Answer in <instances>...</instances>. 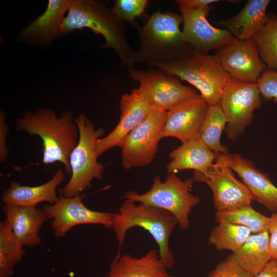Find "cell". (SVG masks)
<instances>
[{
	"mask_svg": "<svg viewBox=\"0 0 277 277\" xmlns=\"http://www.w3.org/2000/svg\"><path fill=\"white\" fill-rule=\"evenodd\" d=\"M15 127L19 131L41 137L44 164L61 163L66 174L71 175L69 158L79 140L78 128L72 112H64L58 116L49 108L27 111L17 120Z\"/></svg>",
	"mask_w": 277,
	"mask_h": 277,
	"instance_id": "6da1fadb",
	"label": "cell"
},
{
	"mask_svg": "<svg viewBox=\"0 0 277 277\" xmlns=\"http://www.w3.org/2000/svg\"><path fill=\"white\" fill-rule=\"evenodd\" d=\"M85 28L103 36L105 43L101 47L114 50L128 71L135 69L136 52L127 40L124 23L111 8L93 0H72L61 25V32L64 34Z\"/></svg>",
	"mask_w": 277,
	"mask_h": 277,
	"instance_id": "7a4b0ae2",
	"label": "cell"
},
{
	"mask_svg": "<svg viewBox=\"0 0 277 277\" xmlns=\"http://www.w3.org/2000/svg\"><path fill=\"white\" fill-rule=\"evenodd\" d=\"M181 14L160 10L146 15L142 27L137 26L140 44L137 63H169L182 58L193 51L185 41L180 29Z\"/></svg>",
	"mask_w": 277,
	"mask_h": 277,
	"instance_id": "3957f363",
	"label": "cell"
},
{
	"mask_svg": "<svg viewBox=\"0 0 277 277\" xmlns=\"http://www.w3.org/2000/svg\"><path fill=\"white\" fill-rule=\"evenodd\" d=\"M178 225L174 216L164 209L129 200L124 201L119 211L114 213L112 229L120 249L128 230L135 227L147 231L158 245L161 259L167 267H173L175 259L169 247L170 236Z\"/></svg>",
	"mask_w": 277,
	"mask_h": 277,
	"instance_id": "277c9868",
	"label": "cell"
},
{
	"mask_svg": "<svg viewBox=\"0 0 277 277\" xmlns=\"http://www.w3.org/2000/svg\"><path fill=\"white\" fill-rule=\"evenodd\" d=\"M147 65L193 85L208 106L219 104L225 87L233 80L224 69L215 54L192 51L173 62Z\"/></svg>",
	"mask_w": 277,
	"mask_h": 277,
	"instance_id": "5b68a950",
	"label": "cell"
},
{
	"mask_svg": "<svg viewBox=\"0 0 277 277\" xmlns=\"http://www.w3.org/2000/svg\"><path fill=\"white\" fill-rule=\"evenodd\" d=\"M75 121L78 128L79 140L69 158L71 177L67 184L59 189L60 194L67 197L80 195L91 186L93 180H101L105 169L97 160L96 150V142L103 136L104 130L95 128L82 113L75 117Z\"/></svg>",
	"mask_w": 277,
	"mask_h": 277,
	"instance_id": "8992f818",
	"label": "cell"
},
{
	"mask_svg": "<svg viewBox=\"0 0 277 277\" xmlns=\"http://www.w3.org/2000/svg\"><path fill=\"white\" fill-rule=\"evenodd\" d=\"M194 181L189 178L183 181L175 173H169L164 182L159 175L153 180L147 192L139 194L131 191L125 192L124 199L166 210L173 214L181 229L189 227V215L200 199L192 193Z\"/></svg>",
	"mask_w": 277,
	"mask_h": 277,
	"instance_id": "52a82bcc",
	"label": "cell"
},
{
	"mask_svg": "<svg viewBox=\"0 0 277 277\" xmlns=\"http://www.w3.org/2000/svg\"><path fill=\"white\" fill-rule=\"evenodd\" d=\"M128 72L132 80L139 83L136 90L152 109L168 111L200 95L192 88L183 85L177 77L160 70L134 69Z\"/></svg>",
	"mask_w": 277,
	"mask_h": 277,
	"instance_id": "ba28073f",
	"label": "cell"
},
{
	"mask_svg": "<svg viewBox=\"0 0 277 277\" xmlns=\"http://www.w3.org/2000/svg\"><path fill=\"white\" fill-rule=\"evenodd\" d=\"M219 104L227 119L224 130L226 135L230 140L236 141L252 123L254 111L261 106L256 83L232 80L225 87Z\"/></svg>",
	"mask_w": 277,
	"mask_h": 277,
	"instance_id": "9c48e42d",
	"label": "cell"
},
{
	"mask_svg": "<svg viewBox=\"0 0 277 277\" xmlns=\"http://www.w3.org/2000/svg\"><path fill=\"white\" fill-rule=\"evenodd\" d=\"M167 112L152 109L148 116L126 137L120 147L122 165L125 169L152 163L162 138Z\"/></svg>",
	"mask_w": 277,
	"mask_h": 277,
	"instance_id": "30bf717a",
	"label": "cell"
},
{
	"mask_svg": "<svg viewBox=\"0 0 277 277\" xmlns=\"http://www.w3.org/2000/svg\"><path fill=\"white\" fill-rule=\"evenodd\" d=\"M192 178L209 187L216 211L251 206L253 198L247 187L236 179L231 169L218 161L215 160L205 173L194 171Z\"/></svg>",
	"mask_w": 277,
	"mask_h": 277,
	"instance_id": "8fae6325",
	"label": "cell"
},
{
	"mask_svg": "<svg viewBox=\"0 0 277 277\" xmlns=\"http://www.w3.org/2000/svg\"><path fill=\"white\" fill-rule=\"evenodd\" d=\"M83 197H67L60 194L55 203L43 206L47 218L52 220L51 226L56 238L65 237L72 228L83 224H99L112 228L114 213L91 210L84 204Z\"/></svg>",
	"mask_w": 277,
	"mask_h": 277,
	"instance_id": "7c38bea8",
	"label": "cell"
},
{
	"mask_svg": "<svg viewBox=\"0 0 277 277\" xmlns=\"http://www.w3.org/2000/svg\"><path fill=\"white\" fill-rule=\"evenodd\" d=\"M212 7L195 9L179 5L183 19L185 41L195 52L207 54L233 41L235 38L226 29L215 27L207 17Z\"/></svg>",
	"mask_w": 277,
	"mask_h": 277,
	"instance_id": "4fadbf2b",
	"label": "cell"
},
{
	"mask_svg": "<svg viewBox=\"0 0 277 277\" xmlns=\"http://www.w3.org/2000/svg\"><path fill=\"white\" fill-rule=\"evenodd\" d=\"M224 69L235 81L256 83L262 73L268 69L260 56L253 38L235 39L215 50Z\"/></svg>",
	"mask_w": 277,
	"mask_h": 277,
	"instance_id": "5bb4252c",
	"label": "cell"
},
{
	"mask_svg": "<svg viewBox=\"0 0 277 277\" xmlns=\"http://www.w3.org/2000/svg\"><path fill=\"white\" fill-rule=\"evenodd\" d=\"M218 161L234 171L255 200L272 212H277V187L268 175L256 168L253 163L238 154L217 155Z\"/></svg>",
	"mask_w": 277,
	"mask_h": 277,
	"instance_id": "9a60e30c",
	"label": "cell"
},
{
	"mask_svg": "<svg viewBox=\"0 0 277 277\" xmlns=\"http://www.w3.org/2000/svg\"><path fill=\"white\" fill-rule=\"evenodd\" d=\"M120 107L121 115L117 125L108 134L96 142L98 157L113 147H121L127 135L148 116L152 109L136 89L121 96Z\"/></svg>",
	"mask_w": 277,
	"mask_h": 277,
	"instance_id": "2e32d148",
	"label": "cell"
},
{
	"mask_svg": "<svg viewBox=\"0 0 277 277\" xmlns=\"http://www.w3.org/2000/svg\"><path fill=\"white\" fill-rule=\"evenodd\" d=\"M208 105L199 95L167 112L162 138L172 137L182 143L199 138L200 129Z\"/></svg>",
	"mask_w": 277,
	"mask_h": 277,
	"instance_id": "e0dca14e",
	"label": "cell"
},
{
	"mask_svg": "<svg viewBox=\"0 0 277 277\" xmlns=\"http://www.w3.org/2000/svg\"><path fill=\"white\" fill-rule=\"evenodd\" d=\"M3 210L15 239L23 246L39 245L41 227L48 219L43 209L4 204Z\"/></svg>",
	"mask_w": 277,
	"mask_h": 277,
	"instance_id": "ac0fdd59",
	"label": "cell"
},
{
	"mask_svg": "<svg viewBox=\"0 0 277 277\" xmlns=\"http://www.w3.org/2000/svg\"><path fill=\"white\" fill-rule=\"evenodd\" d=\"M65 177L64 171L58 169L49 181L38 186L22 185L12 181L2 193V201L4 204L20 206L36 207L43 202L53 204L59 198L56 189L62 184Z\"/></svg>",
	"mask_w": 277,
	"mask_h": 277,
	"instance_id": "d6986e66",
	"label": "cell"
},
{
	"mask_svg": "<svg viewBox=\"0 0 277 277\" xmlns=\"http://www.w3.org/2000/svg\"><path fill=\"white\" fill-rule=\"evenodd\" d=\"M105 277H174L169 274L158 250H149L140 258L117 254Z\"/></svg>",
	"mask_w": 277,
	"mask_h": 277,
	"instance_id": "ffe728a7",
	"label": "cell"
},
{
	"mask_svg": "<svg viewBox=\"0 0 277 277\" xmlns=\"http://www.w3.org/2000/svg\"><path fill=\"white\" fill-rule=\"evenodd\" d=\"M72 2L49 0L45 12L23 30L18 39L46 43L62 34L60 26Z\"/></svg>",
	"mask_w": 277,
	"mask_h": 277,
	"instance_id": "44dd1931",
	"label": "cell"
},
{
	"mask_svg": "<svg viewBox=\"0 0 277 277\" xmlns=\"http://www.w3.org/2000/svg\"><path fill=\"white\" fill-rule=\"evenodd\" d=\"M269 0H248L241 11L235 15L215 23L225 28L236 39L252 38L265 24Z\"/></svg>",
	"mask_w": 277,
	"mask_h": 277,
	"instance_id": "7402d4cb",
	"label": "cell"
},
{
	"mask_svg": "<svg viewBox=\"0 0 277 277\" xmlns=\"http://www.w3.org/2000/svg\"><path fill=\"white\" fill-rule=\"evenodd\" d=\"M171 161L167 165V172L192 169L205 173L216 160L217 155L199 139L188 141L171 152Z\"/></svg>",
	"mask_w": 277,
	"mask_h": 277,
	"instance_id": "603a6c76",
	"label": "cell"
},
{
	"mask_svg": "<svg viewBox=\"0 0 277 277\" xmlns=\"http://www.w3.org/2000/svg\"><path fill=\"white\" fill-rule=\"evenodd\" d=\"M268 231L251 234L233 256L236 262L253 277L271 260Z\"/></svg>",
	"mask_w": 277,
	"mask_h": 277,
	"instance_id": "cb8c5ba5",
	"label": "cell"
},
{
	"mask_svg": "<svg viewBox=\"0 0 277 277\" xmlns=\"http://www.w3.org/2000/svg\"><path fill=\"white\" fill-rule=\"evenodd\" d=\"M227 123V117L219 104L208 106L202 123L199 140L216 155L228 153L222 145L221 137Z\"/></svg>",
	"mask_w": 277,
	"mask_h": 277,
	"instance_id": "d4e9b609",
	"label": "cell"
},
{
	"mask_svg": "<svg viewBox=\"0 0 277 277\" xmlns=\"http://www.w3.org/2000/svg\"><path fill=\"white\" fill-rule=\"evenodd\" d=\"M7 221L0 222V277H12L14 267L25 254Z\"/></svg>",
	"mask_w": 277,
	"mask_h": 277,
	"instance_id": "484cf974",
	"label": "cell"
},
{
	"mask_svg": "<svg viewBox=\"0 0 277 277\" xmlns=\"http://www.w3.org/2000/svg\"><path fill=\"white\" fill-rule=\"evenodd\" d=\"M212 230L209 244L219 251L230 250L234 254L245 244L252 234L250 230L242 226L227 222H219Z\"/></svg>",
	"mask_w": 277,
	"mask_h": 277,
	"instance_id": "4316f807",
	"label": "cell"
},
{
	"mask_svg": "<svg viewBox=\"0 0 277 277\" xmlns=\"http://www.w3.org/2000/svg\"><path fill=\"white\" fill-rule=\"evenodd\" d=\"M215 218L217 223L227 222L244 226L252 234L268 231L271 220L270 217L256 211L251 206L231 211H216Z\"/></svg>",
	"mask_w": 277,
	"mask_h": 277,
	"instance_id": "83f0119b",
	"label": "cell"
},
{
	"mask_svg": "<svg viewBox=\"0 0 277 277\" xmlns=\"http://www.w3.org/2000/svg\"><path fill=\"white\" fill-rule=\"evenodd\" d=\"M262 61L268 69L277 70V16L268 13L264 26L252 38Z\"/></svg>",
	"mask_w": 277,
	"mask_h": 277,
	"instance_id": "f1b7e54d",
	"label": "cell"
},
{
	"mask_svg": "<svg viewBox=\"0 0 277 277\" xmlns=\"http://www.w3.org/2000/svg\"><path fill=\"white\" fill-rule=\"evenodd\" d=\"M149 3L148 0H115L111 10L124 23H134L136 18L144 14Z\"/></svg>",
	"mask_w": 277,
	"mask_h": 277,
	"instance_id": "f546056e",
	"label": "cell"
},
{
	"mask_svg": "<svg viewBox=\"0 0 277 277\" xmlns=\"http://www.w3.org/2000/svg\"><path fill=\"white\" fill-rule=\"evenodd\" d=\"M207 277H253L234 260L232 254L217 264Z\"/></svg>",
	"mask_w": 277,
	"mask_h": 277,
	"instance_id": "4dcf8cb0",
	"label": "cell"
},
{
	"mask_svg": "<svg viewBox=\"0 0 277 277\" xmlns=\"http://www.w3.org/2000/svg\"><path fill=\"white\" fill-rule=\"evenodd\" d=\"M261 96L266 100L277 101V71L271 69L264 71L256 82Z\"/></svg>",
	"mask_w": 277,
	"mask_h": 277,
	"instance_id": "1f68e13d",
	"label": "cell"
},
{
	"mask_svg": "<svg viewBox=\"0 0 277 277\" xmlns=\"http://www.w3.org/2000/svg\"><path fill=\"white\" fill-rule=\"evenodd\" d=\"M268 229L269 248L271 259L277 260V212H272Z\"/></svg>",
	"mask_w": 277,
	"mask_h": 277,
	"instance_id": "d6a6232c",
	"label": "cell"
},
{
	"mask_svg": "<svg viewBox=\"0 0 277 277\" xmlns=\"http://www.w3.org/2000/svg\"><path fill=\"white\" fill-rule=\"evenodd\" d=\"M6 114L1 111L0 113V161L4 162L8 157V149L6 145L7 135L9 131L6 122Z\"/></svg>",
	"mask_w": 277,
	"mask_h": 277,
	"instance_id": "836d02e7",
	"label": "cell"
},
{
	"mask_svg": "<svg viewBox=\"0 0 277 277\" xmlns=\"http://www.w3.org/2000/svg\"><path fill=\"white\" fill-rule=\"evenodd\" d=\"M218 0H177L179 5L186 6L195 9H205L210 7L209 5L218 2Z\"/></svg>",
	"mask_w": 277,
	"mask_h": 277,
	"instance_id": "e575fe53",
	"label": "cell"
},
{
	"mask_svg": "<svg viewBox=\"0 0 277 277\" xmlns=\"http://www.w3.org/2000/svg\"><path fill=\"white\" fill-rule=\"evenodd\" d=\"M254 277H277V260L269 261Z\"/></svg>",
	"mask_w": 277,
	"mask_h": 277,
	"instance_id": "d590c367",
	"label": "cell"
}]
</instances>
